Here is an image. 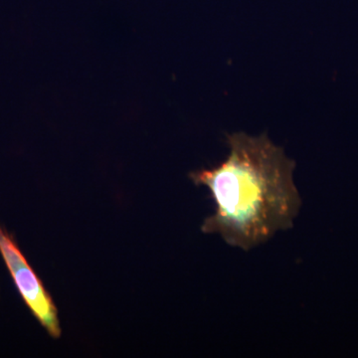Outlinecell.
<instances>
[{
  "instance_id": "6da1fadb",
  "label": "cell",
  "mask_w": 358,
  "mask_h": 358,
  "mask_svg": "<svg viewBox=\"0 0 358 358\" xmlns=\"http://www.w3.org/2000/svg\"><path fill=\"white\" fill-rule=\"evenodd\" d=\"M227 143V159L189 176L195 185L206 186L215 202L202 232L220 235L230 246L248 252L278 231L294 227L303 203L294 182L296 162L267 134H228Z\"/></svg>"
},
{
  "instance_id": "7a4b0ae2",
  "label": "cell",
  "mask_w": 358,
  "mask_h": 358,
  "mask_svg": "<svg viewBox=\"0 0 358 358\" xmlns=\"http://www.w3.org/2000/svg\"><path fill=\"white\" fill-rule=\"evenodd\" d=\"M0 255L25 305L52 338L61 336L58 310L38 275L27 262L14 237L0 225Z\"/></svg>"
}]
</instances>
